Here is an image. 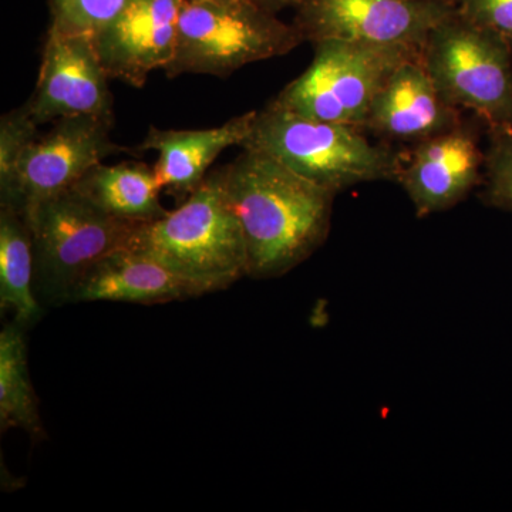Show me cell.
<instances>
[{"mask_svg": "<svg viewBox=\"0 0 512 512\" xmlns=\"http://www.w3.org/2000/svg\"><path fill=\"white\" fill-rule=\"evenodd\" d=\"M185 0H128L119 16L93 40L101 66L111 79L131 87L146 84L174 56Z\"/></svg>", "mask_w": 512, "mask_h": 512, "instance_id": "cell-12", "label": "cell"}, {"mask_svg": "<svg viewBox=\"0 0 512 512\" xmlns=\"http://www.w3.org/2000/svg\"><path fill=\"white\" fill-rule=\"evenodd\" d=\"M312 63L274 100L275 106L323 121L365 127L376 94L394 70L421 52L326 39L312 43Z\"/></svg>", "mask_w": 512, "mask_h": 512, "instance_id": "cell-7", "label": "cell"}, {"mask_svg": "<svg viewBox=\"0 0 512 512\" xmlns=\"http://www.w3.org/2000/svg\"><path fill=\"white\" fill-rule=\"evenodd\" d=\"M303 42L293 23L254 0H185L174 56L164 72L227 77L248 64L288 55Z\"/></svg>", "mask_w": 512, "mask_h": 512, "instance_id": "cell-4", "label": "cell"}, {"mask_svg": "<svg viewBox=\"0 0 512 512\" xmlns=\"http://www.w3.org/2000/svg\"><path fill=\"white\" fill-rule=\"evenodd\" d=\"M481 202L495 210L512 214V130L488 133Z\"/></svg>", "mask_w": 512, "mask_h": 512, "instance_id": "cell-21", "label": "cell"}, {"mask_svg": "<svg viewBox=\"0 0 512 512\" xmlns=\"http://www.w3.org/2000/svg\"><path fill=\"white\" fill-rule=\"evenodd\" d=\"M198 293L156 259L123 247L101 258L74 286L69 303H163Z\"/></svg>", "mask_w": 512, "mask_h": 512, "instance_id": "cell-15", "label": "cell"}, {"mask_svg": "<svg viewBox=\"0 0 512 512\" xmlns=\"http://www.w3.org/2000/svg\"><path fill=\"white\" fill-rule=\"evenodd\" d=\"M485 151L468 123L413 144L404 153L397 184L419 218L453 210L483 183Z\"/></svg>", "mask_w": 512, "mask_h": 512, "instance_id": "cell-11", "label": "cell"}, {"mask_svg": "<svg viewBox=\"0 0 512 512\" xmlns=\"http://www.w3.org/2000/svg\"><path fill=\"white\" fill-rule=\"evenodd\" d=\"M421 62L451 106L488 133L512 130V49L500 37L454 13L431 30Z\"/></svg>", "mask_w": 512, "mask_h": 512, "instance_id": "cell-6", "label": "cell"}, {"mask_svg": "<svg viewBox=\"0 0 512 512\" xmlns=\"http://www.w3.org/2000/svg\"><path fill=\"white\" fill-rule=\"evenodd\" d=\"M39 127L26 104L3 114L0 120V204H6L12 197L20 165L39 136Z\"/></svg>", "mask_w": 512, "mask_h": 512, "instance_id": "cell-19", "label": "cell"}, {"mask_svg": "<svg viewBox=\"0 0 512 512\" xmlns=\"http://www.w3.org/2000/svg\"><path fill=\"white\" fill-rule=\"evenodd\" d=\"M0 426L42 437V421L30 382L23 328L12 322L0 333Z\"/></svg>", "mask_w": 512, "mask_h": 512, "instance_id": "cell-18", "label": "cell"}, {"mask_svg": "<svg viewBox=\"0 0 512 512\" xmlns=\"http://www.w3.org/2000/svg\"><path fill=\"white\" fill-rule=\"evenodd\" d=\"M244 150L261 151L306 180L339 192L376 181H396L404 153L373 144L365 130L311 119L269 101L256 111Z\"/></svg>", "mask_w": 512, "mask_h": 512, "instance_id": "cell-3", "label": "cell"}, {"mask_svg": "<svg viewBox=\"0 0 512 512\" xmlns=\"http://www.w3.org/2000/svg\"><path fill=\"white\" fill-rule=\"evenodd\" d=\"M72 188L111 217L134 224L158 220L168 212L160 202L163 188L154 168L146 164L101 163Z\"/></svg>", "mask_w": 512, "mask_h": 512, "instance_id": "cell-16", "label": "cell"}, {"mask_svg": "<svg viewBox=\"0 0 512 512\" xmlns=\"http://www.w3.org/2000/svg\"><path fill=\"white\" fill-rule=\"evenodd\" d=\"M221 171L247 245L248 276H284L328 241L336 192L261 151L244 150Z\"/></svg>", "mask_w": 512, "mask_h": 512, "instance_id": "cell-1", "label": "cell"}, {"mask_svg": "<svg viewBox=\"0 0 512 512\" xmlns=\"http://www.w3.org/2000/svg\"><path fill=\"white\" fill-rule=\"evenodd\" d=\"M109 80L93 40L49 28L35 93L26 106L39 126L74 116L114 120Z\"/></svg>", "mask_w": 512, "mask_h": 512, "instance_id": "cell-10", "label": "cell"}, {"mask_svg": "<svg viewBox=\"0 0 512 512\" xmlns=\"http://www.w3.org/2000/svg\"><path fill=\"white\" fill-rule=\"evenodd\" d=\"M111 119L97 116L64 117L39 134L20 165L10 207L25 214L40 202L69 190L103 163L107 157L121 153L111 141Z\"/></svg>", "mask_w": 512, "mask_h": 512, "instance_id": "cell-9", "label": "cell"}, {"mask_svg": "<svg viewBox=\"0 0 512 512\" xmlns=\"http://www.w3.org/2000/svg\"><path fill=\"white\" fill-rule=\"evenodd\" d=\"M127 247L156 259L198 296L222 291L248 275L247 245L221 168L174 211L137 224Z\"/></svg>", "mask_w": 512, "mask_h": 512, "instance_id": "cell-2", "label": "cell"}, {"mask_svg": "<svg viewBox=\"0 0 512 512\" xmlns=\"http://www.w3.org/2000/svg\"><path fill=\"white\" fill-rule=\"evenodd\" d=\"M454 13L453 0H308L292 23L305 42L352 40L421 52L431 30Z\"/></svg>", "mask_w": 512, "mask_h": 512, "instance_id": "cell-8", "label": "cell"}, {"mask_svg": "<svg viewBox=\"0 0 512 512\" xmlns=\"http://www.w3.org/2000/svg\"><path fill=\"white\" fill-rule=\"evenodd\" d=\"M256 5L261 6L268 12L278 15L282 10L293 8L298 10L301 6L305 5L308 0H254Z\"/></svg>", "mask_w": 512, "mask_h": 512, "instance_id": "cell-23", "label": "cell"}, {"mask_svg": "<svg viewBox=\"0 0 512 512\" xmlns=\"http://www.w3.org/2000/svg\"><path fill=\"white\" fill-rule=\"evenodd\" d=\"M464 123L463 111L443 99L421 62L406 60L376 94L363 130L389 141L420 143Z\"/></svg>", "mask_w": 512, "mask_h": 512, "instance_id": "cell-13", "label": "cell"}, {"mask_svg": "<svg viewBox=\"0 0 512 512\" xmlns=\"http://www.w3.org/2000/svg\"><path fill=\"white\" fill-rule=\"evenodd\" d=\"M467 22L500 37L512 49V0H453Z\"/></svg>", "mask_w": 512, "mask_h": 512, "instance_id": "cell-22", "label": "cell"}, {"mask_svg": "<svg viewBox=\"0 0 512 512\" xmlns=\"http://www.w3.org/2000/svg\"><path fill=\"white\" fill-rule=\"evenodd\" d=\"M128 0H50V28L94 40L120 15Z\"/></svg>", "mask_w": 512, "mask_h": 512, "instance_id": "cell-20", "label": "cell"}, {"mask_svg": "<svg viewBox=\"0 0 512 512\" xmlns=\"http://www.w3.org/2000/svg\"><path fill=\"white\" fill-rule=\"evenodd\" d=\"M0 306L20 328L35 325L42 303L35 292L32 235L19 211L0 205Z\"/></svg>", "mask_w": 512, "mask_h": 512, "instance_id": "cell-17", "label": "cell"}, {"mask_svg": "<svg viewBox=\"0 0 512 512\" xmlns=\"http://www.w3.org/2000/svg\"><path fill=\"white\" fill-rule=\"evenodd\" d=\"M23 217L32 235L35 292L40 303H69L74 286L94 264L127 247L134 222L100 210L69 188L40 202Z\"/></svg>", "mask_w": 512, "mask_h": 512, "instance_id": "cell-5", "label": "cell"}, {"mask_svg": "<svg viewBox=\"0 0 512 512\" xmlns=\"http://www.w3.org/2000/svg\"><path fill=\"white\" fill-rule=\"evenodd\" d=\"M256 110L234 117L220 127L205 130H160L151 127L140 151H157L154 165L161 188L190 195L207 178L208 170L222 151L247 141Z\"/></svg>", "mask_w": 512, "mask_h": 512, "instance_id": "cell-14", "label": "cell"}]
</instances>
